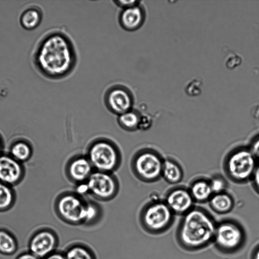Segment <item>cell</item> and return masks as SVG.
<instances>
[{"label": "cell", "mask_w": 259, "mask_h": 259, "mask_svg": "<svg viewBox=\"0 0 259 259\" xmlns=\"http://www.w3.org/2000/svg\"><path fill=\"white\" fill-rule=\"evenodd\" d=\"M4 149V141L3 139L0 135V156L3 154V150Z\"/></svg>", "instance_id": "33"}, {"label": "cell", "mask_w": 259, "mask_h": 259, "mask_svg": "<svg viewBox=\"0 0 259 259\" xmlns=\"http://www.w3.org/2000/svg\"><path fill=\"white\" fill-rule=\"evenodd\" d=\"M93 167L88 158L78 157L70 162L68 171L70 177L72 180L81 183L88 181L93 172Z\"/></svg>", "instance_id": "16"}, {"label": "cell", "mask_w": 259, "mask_h": 259, "mask_svg": "<svg viewBox=\"0 0 259 259\" xmlns=\"http://www.w3.org/2000/svg\"><path fill=\"white\" fill-rule=\"evenodd\" d=\"M25 174L24 168L9 154L0 156V181L11 186L19 183Z\"/></svg>", "instance_id": "13"}, {"label": "cell", "mask_w": 259, "mask_h": 259, "mask_svg": "<svg viewBox=\"0 0 259 259\" xmlns=\"http://www.w3.org/2000/svg\"><path fill=\"white\" fill-rule=\"evenodd\" d=\"M33 148L31 144L24 139H18L12 142L9 148V154L22 163L31 157Z\"/></svg>", "instance_id": "20"}, {"label": "cell", "mask_w": 259, "mask_h": 259, "mask_svg": "<svg viewBox=\"0 0 259 259\" xmlns=\"http://www.w3.org/2000/svg\"><path fill=\"white\" fill-rule=\"evenodd\" d=\"M104 100L107 108L119 115L132 109L134 98L129 89L119 84L113 85L107 90Z\"/></svg>", "instance_id": "10"}, {"label": "cell", "mask_w": 259, "mask_h": 259, "mask_svg": "<svg viewBox=\"0 0 259 259\" xmlns=\"http://www.w3.org/2000/svg\"><path fill=\"white\" fill-rule=\"evenodd\" d=\"M88 159L98 171L109 172L118 163L117 150L110 143L101 141L94 143L89 150Z\"/></svg>", "instance_id": "6"}, {"label": "cell", "mask_w": 259, "mask_h": 259, "mask_svg": "<svg viewBox=\"0 0 259 259\" xmlns=\"http://www.w3.org/2000/svg\"><path fill=\"white\" fill-rule=\"evenodd\" d=\"M188 189L195 203L208 202L213 194L209 180L202 178L194 180Z\"/></svg>", "instance_id": "17"}, {"label": "cell", "mask_w": 259, "mask_h": 259, "mask_svg": "<svg viewBox=\"0 0 259 259\" xmlns=\"http://www.w3.org/2000/svg\"><path fill=\"white\" fill-rule=\"evenodd\" d=\"M208 203L211 209L219 214L230 213L235 206L234 198L227 191L213 194Z\"/></svg>", "instance_id": "18"}, {"label": "cell", "mask_w": 259, "mask_h": 259, "mask_svg": "<svg viewBox=\"0 0 259 259\" xmlns=\"http://www.w3.org/2000/svg\"><path fill=\"white\" fill-rule=\"evenodd\" d=\"M146 13L144 7L140 4L134 7L121 10L118 17L120 26L127 31L140 29L146 20Z\"/></svg>", "instance_id": "14"}, {"label": "cell", "mask_w": 259, "mask_h": 259, "mask_svg": "<svg viewBox=\"0 0 259 259\" xmlns=\"http://www.w3.org/2000/svg\"><path fill=\"white\" fill-rule=\"evenodd\" d=\"M247 233L239 221L226 218L217 222L213 244L220 253L231 255L237 254L245 247Z\"/></svg>", "instance_id": "3"}, {"label": "cell", "mask_w": 259, "mask_h": 259, "mask_svg": "<svg viewBox=\"0 0 259 259\" xmlns=\"http://www.w3.org/2000/svg\"><path fill=\"white\" fill-rule=\"evenodd\" d=\"M141 116L136 110L131 109L119 115L118 122L127 130H134L140 124Z\"/></svg>", "instance_id": "24"}, {"label": "cell", "mask_w": 259, "mask_h": 259, "mask_svg": "<svg viewBox=\"0 0 259 259\" xmlns=\"http://www.w3.org/2000/svg\"><path fill=\"white\" fill-rule=\"evenodd\" d=\"M43 259H66L64 252L56 250Z\"/></svg>", "instance_id": "30"}, {"label": "cell", "mask_w": 259, "mask_h": 259, "mask_svg": "<svg viewBox=\"0 0 259 259\" xmlns=\"http://www.w3.org/2000/svg\"><path fill=\"white\" fill-rule=\"evenodd\" d=\"M164 201L176 215L182 216L195 206V202L188 188L182 186L169 190Z\"/></svg>", "instance_id": "12"}, {"label": "cell", "mask_w": 259, "mask_h": 259, "mask_svg": "<svg viewBox=\"0 0 259 259\" xmlns=\"http://www.w3.org/2000/svg\"><path fill=\"white\" fill-rule=\"evenodd\" d=\"M64 254L66 259H96L93 250L81 243L71 245L66 249Z\"/></svg>", "instance_id": "22"}, {"label": "cell", "mask_w": 259, "mask_h": 259, "mask_svg": "<svg viewBox=\"0 0 259 259\" xmlns=\"http://www.w3.org/2000/svg\"><path fill=\"white\" fill-rule=\"evenodd\" d=\"M257 162L247 146H239L226 155L223 166L225 174L231 181L243 184L251 181Z\"/></svg>", "instance_id": "4"}, {"label": "cell", "mask_w": 259, "mask_h": 259, "mask_svg": "<svg viewBox=\"0 0 259 259\" xmlns=\"http://www.w3.org/2000/svg\"><path fill=\"white\" fill-rule=\"evenodd\" d=\"M18 243L15 236L5 229H0V253L10 255L15 253Z\"/></svg>", "instance_id": "21"}, {"label": "cell", "mask_w": 259, "mask_h": 259, "mask_svg": "<svg viewBox=\"0 0 259 259\" xmlns=\"http://www.w3.org/2000/svg\"><path fill=\"white\" fill-rule=\"evenodd\" d=\"M164 159L154 151H144L135 158V169L144 180L149 182L156 181L162 177Z\"/></svg>", "instance_id": "8"}, {"label": "cell", "mask_w": 259, "mask_h": 259, "mask_svg": "<svg viewBox=\"0 0 259 259\" xmlns=\"http://www.w3.org/2000/svg\"><path fill=\"white\" fill-rule=\"evenodd\" d=\"M15 259H40L29 251L19 254Z\"/></svg>", "instance_id": "31"}, {"label": "cell", "mask_w": 259, "mask_h": 259, "mask_svg": "<svg viewBox=\"0 0 259 259\" xmlns=\"http://www.w3.org/2000/svg\"><path fill=\"white\" fill-rule=\"evenodd\" d=\"M43 16L42 9L39 5L36 4L27 5L19 15V22L24 29L33 30L40 25Z\"/></svg>", "instance_id": "15"}, {"label": "cell", "mask_w": 259, "mask_h": 259, "mask_svg": "<svg viewBox=\"0 0 259 259\" xmlns=\"http://www.w3.org/2000/svg\"><path fill=\"white\" fill-rule=\"evenodd\" d=\"M250 182L254 191L259 195V161H258Z\"/></svg>", "instance_id": "29"}, {"label": "cell", "mask_w": 259, "mask_h": 259, "mask_svg": "<svg viewBox=\"0 0 259 259\" xmlns=\"http://www.w3.org/2000/svg\"><path fill=\"white\" fill-rule=\"evenodd\" d=\"M247 146L256 160L259 161V133L251 138Z\"/></svg>", "instance_id": "27"}, {"label": "cell", "mask_w": 259, "mask_h": 259, "mask_svg": "<svg viewBox=\"0 0 259 259\" xmlns=\"http://www.w3.org/2000/svg\"><path fill=\"white\" fill-rule=\"evenodd\" d=\"M162 177L169 184L175 185L180 183L184 177L181 165L175 159L167 158L164 159Z\"/></svg>", "instance_id": "19"}, {"label": "cell", "mask_w": 259, "mask_h": 259, "mask_svg": "<svg viewBox=\"0 0 259 259\" xmlns=\"http://www.w3.org/2000/svg\"><path fill=\"white\" fill-rule=\"evenodd\" d=\"M175 216L164 200H154L143 210L141 224L148 233L153 235H161L172 227Z\"/></svg>", "instance_id": "5"}, {"label": "cell", "mask_w": 259, "mask_h": 259, "mask_svg": "<svg viewBox=\"0 0 259 259\" xmlns=\"http://www.w3.org/2000/svg\"><path fill=\"white\" fill-rule=\"evenodd\" d=\"M15 200V193L12 186L0 181V211L10 209Z\"/></svg>", "instance_id": "23"}, {"label": "cell", "mask_w": 259, "mask_h": 259, "mask_svg": "<svg viewBox=\"0 0 259 259\" xmlns=\"http://www.w3.org/2000/svg\"><path fill=\"white\" fill-rule=\"evenodd\" d=\"M113 2L118 7L120 8L121 10L129 8L141 4V1H113Z\"/></svg>", "instance_id": "28"}, {"label": "cell", "mask_w": 259, "mask_h": 259, "mask_svg": "<svg viewBox=\"0 0 259 259\" xmlns=\"http://www.w3.org/2000/svg\"><path fill=\"white\" fill-rule=\"evenodd\" d=\"M217 221L204 208L194 206L182 215L175 232L179 246L187 252H196L213 243Z\"/></svg>", "instance_id": "2"}, {"label": "cell", "mask_w": 259, "mask_h": 259, "mask_svg": "<svg viewBox=\"0 0 259 259\" xmlns=\"http://www.w3.org/2000/svg\"><path fill=\"white\" fill-rule=\"evenodd\" d=\"M87 202L77 196L64 194L61 196L56 204V210L63 221L72 225L83 224Z\"/></svg>", "instance_id": "7"}, {"label": "cell", "mask_w": 259, "mask_h": 259, "mask_svg": "<svg viewBox=\"0 0 259 259\" xmlns=\"http://www.w3.org/2000/svg\"><path fill=\"white\" fill-rule=\"evenodd\" d=\"M89 192L97 198L107 200L113 197L117 190V184L109 172H93L86 183Z\"/></svg>", "instance_id": "11"}, {"label": "cell", "mask_w": 259, "mask_h": 259, "mask_svg": "<svg viewBox=\"0 0 259 259\" xmlns=\"http://www.w3.org/2000/svg\"><path fill=\"white\" fill-rule=\"evenodd\" d=\"M58 240L57 234L53 230L40 229L31 236L28 251L39 258L43 259L56 250Z\"/></svg>", "instance_id": "9"}, {"label": "cell", "mask_w": 259, "mask_h": 259, "mask_svg": "<svg viewBox=\"0 0 259 259\" xmlns=\"http://www.w3.org/2000/svg\"><path fill=\"white\" fill-rule=\"evenodd\" d=\"M209 181L213 194L227 191L228 182L223 176L215 175Z\"/></svg>", "instance_id": "26"}, {"label": "cell", "mask_w": 259, "mask_h": 259, "mask_svg": "<svg viewBox=\"0 0 259 259\" xmlns=\"http://www.w3.org/2000/svg\"><path fill=\"white\" fill-rule=\"evenodd\" d=\"M100 210L98 207L92 202H87L82 225L90 226L98 221Z\"/></svg>", "instance_id": "25"}, {"label": "cell", "mask_w": 259, "mask_h": 259, "mask_svg": "<svg viewBox=\"0 0 259 259\" xmlns=\"http://www.w3.org/2000/svg\"><path fill=\"white\" fill-rule=\"evenodd\" d=\"M34 67L42 76L58 80L68 76L74 69L77 57L70 38L63 31L51 29L41 36L32 53Z\"/></svg>", "instance_id": "1"}, {"label": "cell", "mask_w": 259, "mask_h": 259, "mask_svg": "<svg viewBox=\"0 0 259 259\" xmlns=\"http://www.w3.org/2000/svg\"><path fill=\"white\" fill-rule=\"evenodd\" d=\"M249 259H259V242L252 248Z\"/></svg>", "instance_id": "32"}]
</instances>
